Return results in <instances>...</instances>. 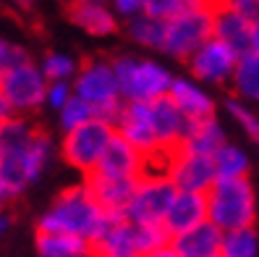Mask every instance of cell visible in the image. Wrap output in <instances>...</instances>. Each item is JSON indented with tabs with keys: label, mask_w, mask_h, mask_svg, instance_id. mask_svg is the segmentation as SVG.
Here are the masks:
<instances>
[{
	"label": "cell",
	"mask_w": 259,
	"mask_h": 257,
	"mask_svg": "<svg viewBox=\"0 0 259 257\" xmlns=\"http://www.w3.org/2000/svg\"><path fill=\"white\" fill-rule=\"evenodd\" d=\"M110 221L113 218L92 197L87 181H79L73 187H66L53 200V205L37 218V234H66L97 247Z\"/></svg>",
	"instance_id": "1"
},
{
	"label": "cell",
	"mask_w": 259,
	"mask_h": 257,
	"mask_svg": "<svg viewBox=\"0 0 259 257\" xmlns=\"http://www.w3.org/2000/svg\"><path fill=\"white\" fill-rule=\"evenodd\" d=\"M110 66L118 82V92L123 102H155L170 92L176 74L149 55L118 53L110 58Z\"/></svg>",
	"instance_id": "2"
},
{
	"label": "cell",
	"mask_w": 259,
	"mask_h": 257,
	"mask_svg": "<svg viewBox=\"0 0 259 257\" xmlns=\"http://www.w3.org/2000/svg\"><path fill=\"white\" fill-rule=\"evenodd\" d=\"M207 221L223 234L256 229L254 184L249 178L215 181L207 192Z\"/></svg>",
	"instance_id": "3"
},
{
	"label": "cell",
	"mask_w": 259,
	"mask_h": 257,
	"mask_svg": "<svg viewBox=\"0 0 259 257\" xmlns=\"http://www.w3.org/2000/svg\"><path fill=\"white\" fill-rule=\"evenodd\" d=\"M212 29H215V3L194 0L181 16L165 24V40L160 53L186 63L202 45L212 40Z\"/></svg>",
	"instance_id": "4"
},
{
	"label": "cell",
	"mask_w": 259,
	"mask_h": 257,
	"mask_svg": "<svg viewBox=\"0 0 259 257\" xmlns=\"http://www.w3.org/2000/svg\"><path fill=\"white\" fill-rule=\"evenodd\" d=\"M73 95L84 100L87 105H92L97 118L113 121L118 118L120 108H123V97L118 92V82L110 66V58H89L81 60L79 74L71 82Z\"/></svg>",
	"instance_id": "5"
},
{
	"label": "cell",
	"mask_w": 259,
	"mask_h": 257,
	"mask_svg": "<svg viewBox=\"0 0 259 257\" xmlns=\"http://www.w3.org/2000/svg\"><path fill=\"white\" fill-rule=\"evenodd\" d=\"M176 194H178V189L167 178V173L160 165H149L147 173L136 181L123 218L131 221L134 226H162L167 207H170Z\"/></svg>",
	"instance_id": "6"
},
{
	"label": "cell",
	"mask_w": 259,
	"mask_h": 257,
	"mask_svg": "<svg viewBox=\"0 0 259 257\" xmlns=\"http://www.w3.org/2000/svg\"><path fill=\"white\" fill-rule=\"evenodd\" d=\"M113 137H115V129L110 121L95 118L79 129L66 131L58 144V155L66 160V165H71L73 171H79L87 178L97 171V163L105 155Z\"/></svg>",
	"instance_id": "7"
},
{
	"label": "cell",
	"mask_w": 259,
	"mask_h": 257,
	"mask_svg": "<svg viewBox=\"0 0 259 257\" xmlns=\"http://www.w3.org/2000/svg\"><path fill=\"white\" fill-rule=\"evenodd\" d=\"M0 89H3V100L13 116L29 118L37 111L45 108V95H48V79L39 68V63H24L0 77Z\"/></svg>",
	"instance_id": "8"
},
{
	"label": "cell",
	"mask_w": 259,
	"mask_h": 257,
	"mask_svg": "<svg viewBox=\"0 0 259 257\" xmlns=\"http://www.w3.org/2000/svg\"><path fill=\"white\" fill-rule=\"evenodd\" d=\"M113 129L120 139H126L134 150L149 160V165H160V147L155 139V129H152V116H149V102H123L118 118L113 121Z\"/></svg>",
	"instance_id": "9"
},
{
	"label": "cell",
	"mask_w": 259,
	"mask_h": 257,
	"mask_svg": "<svg viewBox=\"0 0 259 257\" xmlns=\"http://www.w3.org/2000/svg\"><path fill=\"white\" fill-rule=\"evenodd\" d=\"M162 171L167 178L173 181V187L178 192H196V194H207L212 184L218 181L215 176V163L207 155H196L189 150H176L173 155H167L162 163Z\"/></svg>",
	"instance_id": "10"
},
{
	"label": "cell",
	"mask_w": 259,
	"mask_h": 257,
	"mask_svg": "<svg viewBox=\"0 0 259 257\" xmlns=\"http://www.w3.org/2000/svg\"><path fill=\"white\" fill-rule=\"evenodd\" d=\"M238 66V55L233 50H228L223 42H218L212 37L207 45H202L189 60H186V71L194 82L212 84V87H220V84H231L233 74Z\"/></svg>",
	"instance_id": "11"
},
{
	"label": "cell",
	"mask_w": 259,
	"mask_h": 257,
	"mask_svg": "<svg viewBox=\"0 0 259 257\" xmlns=\"http://www.w3.org/2000/svg\"><path fill=\"white\" fill-rule=\"evenodd\" d=\"M149 116H152V129H155V139L160 147V158L165 163L167 155H173L176 150H181V144H184L186 134H189L191 121L170 102V97L149 102Z\"/></svg>",
	"instance_id": "12"
},
{
	"label": "cell",
	"mask_w": 259,
	"mask_h": 257,
	"mask_svg": "<svg viewBox=\"0 0 259 257\" xmlns=\"http://www.w3.org/2000/svg\"><path fill=\"white\" fill-rule=\"evenodd\" d=\"M149 168V160L139 153V150H134L126 139H120L118 134L110 139L108 150H105V155L100 158L97 163V176H108V178H142Z\"/></svg>",
	"instance_id": "13"
},
{
	"label": "cell",
	"mask_w": 259,
	"mask_h": 257,
	"mask_svg": "<svg viewBox=\"0 0 259 257\" xmlns=\"http://www.w3.org/2000/svg\"><path fill=\"white\" fill-rule=\"evenodd\" d=\"M202 223H207V194L178 192L170 202V207H167L162 229L170 239H176L186 231H194Z\"/></svg>",
	"instance_id": "14"
},
{
	"label": "cell",
	"mask_w": 259,
	"mask_h": 257,
	"mask_svg": "<svg viewBox=\"0 0 259 257\" xmlns=\"http://www.w3.org/2000/svg\"><path fill=\"white\" fill-rule=\"evenodd\" d=\"M170 102L184 113L189 121H207V118H215L218 111V102L207 89L194 82L191 77H176L170 84V92H167Z\"/></svg>",
	"instance_id": "15"
},
{
	"label": "cell",
	"mask_w": 259,
	"mask_h": 257,
	"mask_svg": "<svg viewBox=\"0 0 259 257\" xmlns=\"http://www.w3.org/2000/svg\"><path fill=\"white\" fill-rule=\"evenodd\" d=\"M68 19L89 37H110L120 29L110 3H102V0H76L68 6Z\"/></svg>",
	"instance_id": "16"
},
{
	"label": "cell",
	"mask_w": 259,
	"mask_h": 257,
	"mask_svg": "<svg viewBox=\"0 0 259 257\" xmlns=\"http://www.w3.org/2000/svg\"><path fill=\"white\" fill-rule=\"evenodd\" d=\"M212 37L223 42L228 50H233L238 58L249 55L251 50V24L241 19L231 8V3H215V29Z\"/></svg>",
	"instance_id": "17"
},
{
	"label": "cell",
	"mask_w": 259,
	"mask_h": 257,
	"mask_svg": "<svg viewBox=\"0 0 259 257\" xmlns=\"http://www.w3.org/2000/svg\"><path fill=\"white\" fill-rule=\"evenodd\" d=\"M87 187L92 192V197L97 200V205L108 213L110 218H123L126 207L131 202V194H134V187L139 178H108V176H87Z\"/></svg>",
	"instance_id": "18"
},
{
	"label": "cell",
	"mask_w": 259,
	"mask_h": 257,
	"mask_svg": "<svg viewBox=\"0 0 259 257\" xmlns=\"http://www.w3.org/2000/svg\"><path fill=\"white\" fill-rule=\"evenodd\" d=\"M178 257H220L223 252V231H218L209 221L196 226L194 231H186L170 239Z\"/></svg>",
	"instance_id": "19"
},
{
	"label": "cell",
	"mask_w": 259,
	"mask_h": 257,
	"mask_svg": "<svg viewBox=\"0 0 259 257\" xmlns=\"http://www.w3.org/2000/svg\"><path fill=\"white\" fill-rule=\"evenodd\" d=\"M223 144H228V137H225V129L220 126V121L215 116L207 121H191L189 134H186V139L181 147L189 150V153H196V155L215 158V153Z\"/></svg>",
	"instance_id": "20"
},
{
	"label": "cell",
	"mask_w": 259,
	"mask_h": 257,
	"mask_svg": "<svg viewBox=\"0 0 259 257\" xmlns=\"http://www.w3.org/2000/svg\"><path fill=\"white\" fill-rule=\"evenodd\" d=\"M97 252H105L110 257H139L136 247V226L126 218H113L105 236L97 241Z\"/></svg>",
	"instance_id": "21"
},
{
	"label": "cell",
	"mask_w": 259,
	"mask_h": 257,
	"mask_svg": "<svg viewBox=\"0 0 259 257\" xmlns=\"http://www.w3.org/2000/svg\"><path fill=\"white\" fill-rule=\"evenodd\" d=\"M37 257H92L95 247L84 239L66 234H37L34 236Z\"/></svg>",
	"instance_id": "22"
},
{
	"label": "cell",
	"mask_w": 259,
	"mask_h": 257,
	"mask_svg": "<svg viewBox=\"0 0 259 257\" xmlns=\"http://www.w3.org/2000/svg\"><path fill=\"white\" fill-rule=\"evenodd\" d=\"M55 153H58V144L53 142V137L48 131L37 129L32 142H29L26 150H24V165H26V176H29L32 184L39 181V176L48 171V165L55 158Z\"/></svg>",
	"instance_id": "23"
},
{
	"label": "cell",
	"mask_w": 259,
	"mask_h": 257,
	"mask_svg": "<svg viewBox=\"0 0 259 257\" xmlns=\"http://www.w3.org/2000/svg\"><path fill=\"white\" fill-rule=\"evenodd\" d=\"M212 163H215V176L218 181H236V178H249V155L243 153V150L233 142L223 144L215 158H212Z\"/></svg>",
	"instance_id": "24"
},
{
	"label": "cell",
	"mask_w": 259,
	"mask_h": 257,
	"mask_svg": "<svg viewBox=\"0 0 259 257\" xmlns=\"http://www.w3.org/2000/svg\"><path fill=\"white\" fill-rule=\"evenodd\" d=\"M126 29V34L128 40L136 45V48H142V50H162V40H165V24L157 21V19H152V16H139V19H134L128 24H123Z\"/></svg>",
	"instance_id": "25"
},
{
	"label": "cell",
	"mask_w": 259,
	"mask_h": 257,
	"mask_svg": "<svg viewBox=\"0 0 259 257\" xmlns=\"http://www.w3.org/2000/svg\"><path fill=\"white\" fill-rule=\"evenodd\" d=\"M231 87H233L236 97L259 102V58H254V55L238 58V66H236V74L231 79Z\"/></svg>",
	"instance_id": "26"
},
{
	"label": "cell",
	"mask_w": 259,
	"mask_h": 257,
	"mask_svg": "<svg viewBox=\"0 0 259 257\" xmlns=\"http://www.w3.org/2000/svg\"><path fill=\"white\" fill-rule=\"evenodd\" d=\"M37 126L29 118L13 116L8 121L0 124V153H16V150H24L29 142H32Z\"/></svg>",
	"instance_id": "27"
},
{
	"label": "cell",
	"mask_w": 259,
	"mask_h": 257,
	"mask_svg": "<svg viewBox=\"0 0 259 257\" xmlns=\"http://www.w3.org/2000/svg\"><path fill=\"white\" fill-rule=\"evenodd\" d=\"M79 66L81 60H76L73 55L60 53V50L45 53V58L39 60V68L48 82H73V77L79 74Z\"/></svg>",
	"instance_id": "28"
},
{
	"label": "cell",
	"mask_w": 259,
	"mask_h": 257,
	"mask_svg": "<svg viewBox=\"0 0 259 257\" xmlns=\"http://www.w3.org/2000/svg\"><path fill=\"white\" fill-rule=\"evenodd\" d=\"M220 257H259V231L243 229V231L223 234Z\"/></svg>",
	"instance_id": "29"
},
{
	"label": "cell",
	"mask_w": 259,
	"mask_h": 257,
	"mask_svg": "<svg viewBox=\"0 0 259 257\" xmlns=\"http://www.w3.org/2000/svg\"><path fill=\"white\" fill-rule=\"evenodd\" d=\"M95 118H97V113H95L92 105H87L84 100H79L73 95L66 102V108L58 113V124H60V129H63V134H66V131H73V129L89 124V121H95Z\"/></svg>",
	"instance_id": "30"
},
{
	"label": "cell",
	"mask_w": 259,
	"mask_h": 257,
	"mask_svg": "<svg viewBox=\"0 0 259 257\" xmlns=\"http://www.w3.org/2000/svg\"><path fill=\"white\" fill-rule=\"evenodd\" d=\"M225 111L233 116V121H238V126L246 131V137L251 142H256V147H259V116L254 111H249L241 100H225Z\"/></svg>",
	"instance_id": "31"
},
{
	"label": "cell",
	"mask_w": 259,
	"mask_h": 257,
	"mask_svg": "<svg viewBox=\"0 0 259 257\" xmlns=\"http://www.w3.org/2000/svg\"><path fill=\"white\" fill-rule=\"evenodd\" d=\"M194 3V0H147V16L152 19H157L162 24L167 21H173L176 16H181L189 6Z\"/></svg>",
	"instance_id": "32"
},
{
	"label": "cell",
	"mask_w": 259,
	"mask_h": 257,
	"mask_svg": "<svg viewBox=\"0 0 259 257\" xmlns=\"http://www.w3.org/2000/svg\"><path fill=\"white\" fill-rule=\"evenodd\" d=\"M24 63H29V53H26L24 45L0 37V77L13 71V68H19V66H24Z\"/></svg>",
	"instance_id": "33"
},
{
	"label": "cell",
	"mask_w": 259,
	"mask_h": 257,
	"mask_svg": "<svg viewBox=\"0 0 259 257\" xmlns=\"http://www.w3.org/2000/svg\"><path fill=\"white\" fill-rule=\"evenodd\" d=\"M170 244V236L165 234L162 226H136V247H139V257L157 249V247H165Z\"/></svg>",
	"instance_id": "34"
},
{
	"label": "cell",
	"mask_w": 259,
	"mask_h": 257,
	"mask_svg": "<svg viewBox=\"0 0 259 257\" xmlns=\"http://www.w3.org/2000/svg\"><path fill=\"white\" fill-rule=\"evenodd\" d=\"M73 97L71 82H48V95H45V108H50L53 113H60L66 108V102Z\"/></svg>",
	"instance_id": "35"
},
{
	"label": "cell",
	"mask_w": 259,
	"mask_h": 257,
	"mask_svg": "<svg viewBox=\"0 0 259 257\" xmlns=\"http://www.w3.org/2000/svg\"><path fill=\"white\" fill-rule=\"evenodd\" d=\"M110 8H113L115 19H118L120 24H128V21H134V19L144 16L147 0H113Z\"/></svg>",
	"instance_id": "36"
},
{
	"label": "cell",
	"mask_w": 259,
	"mask_h": 257,
	"mask_svg": "<svg viewBox=\"0 0 259 257\" xmlns=\"http://www.w3.org/2000/svg\"><path fill=\"white\" fill-rule=\"evenodd\" d=\"M231 8L238 13L241 19H246L249 24L259 21V0H233Z\"/></svg>",
	"instance_id": "37"
},
{
	"label": "cell",
	"mask_w": 259,
	"mask_h": 257,
	"mask_svg": "<svg viewBox=\"0 0 259 257\" xmlns=\"http://www.w3.org/2000/svg\"><path fill=\"white\" fill-rule=\"evenodd\" d=\"M142 257H178V252L173 249V244H165V247H157V249H152Z\"/></svg>",
	"instance_id": "38"
},
{
	"label": "cell",
	"mask_w": 259,
	"mask_h": 257,
	"mask_svg": "<svg viewBox=\"0 0 259 257\" xmlns=\"http://www.w3.org/2000/svg\"><path fill=\"white\" fill-rule=\"evenodd\" d=\"M249 55L259 58V21L251 24V50H249Z\"/></svg>",
	"instance_id": "39"
},
{
	"label": "cell",
	"mask_w": 259,
	"mask_h": 257,
	"mask_svg": "<svg viewBox=\"0 0 259 257\" xmlns=\"http://www.w3.org/2000/svg\"><path fill=\"white\" fill-rule=\"evenodd\" d=\"M8 118H13V111L8 108V102L3 100V89H0V124H3V121H8Z\"/></svg>",
	"instance_id": "40"
},
{
	"label": "cell",
	"mask_w": 259,
	"mask_h": 257,
	"mask_svg": "<svg viewBox=\"0 0 259 257\" xmlns=\"http://www.w3.org/2000/svg\"><path fill=\"white\" fill-rule=\"evenodd\" d=\"M11 229V215L8 213H0V239H3Z\"/></svg>",
	"instance_id": "41"
},
{
	"label": "cell",
	"mask_w": 259,
	"mask_h": 257,
	"mask_svg": "<svg viewBox=\"0 0 259 257\" xmlns=\"http://www.w3.org/2000/svg\"><path fill=\"white\" fill-rule=\"evenodd\" d=\"M92 257H110V254H105V252H97V249H95V252H92Z\"/></svg>",
	"instance_id": "42"
}]
</instances>
